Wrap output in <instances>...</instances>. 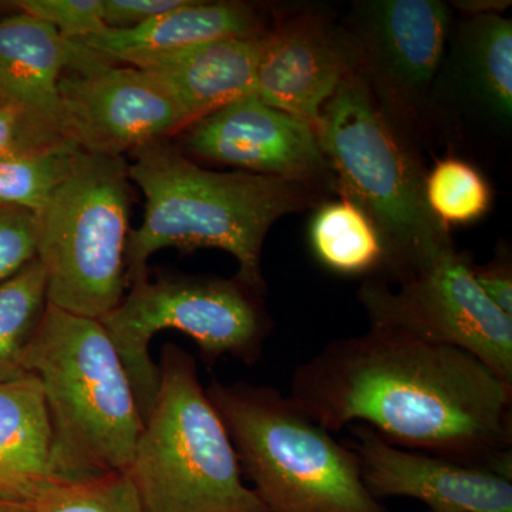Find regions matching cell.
Returning a JSON list of instances; mask_svg holds the SVG:
<instances>
[{"label":"cell","mask_w":512,"mask_h":512,"mask_svg":"<svg viewBox=\"0 0 512 512\" xmlns=\"http://www.w3.org/2000/svg\"><path fill=\"white\" fill-rule=\"evenodd\" d=\"M289 397L329 433L356 421L393 446L512 478V386L453 346L370 328L296 367Z\"/></svg>","instance_id":"6da1fadb"},{"label":"cell","mask_w":512,"mask_h":512,"mask_svg":"<svg viewBox=\"0 0 512 512\" xmlns=\"http://www.w3.org/2000/svg\"><path fill=\"white\" fill-rule=\"evenodd\" d=\"M131 183L146 198L143 224L126 245V284L147 278L148 259L164 248L183 254L214 248L238 261L239 281L264 293L261 258L266 234L279 218L312 205V185L234 171L215 173L167 141L131 154Z\"/></svg>","instance_id":"7a4b0ae2"},{"label":"cell","mask_w":512,"mask_h":512,"mask_svg":"<svg viewBox=\"0 0 512 512\" xmlns=\"http://www.w3.org/2000/svg\"><path fill=\"white\" fill-rule=\"evenodd\" d=\"M25 363L45 394L60 480L127 473L144 423L126 367L100 320L47 303Z\"/></svg>","instance_id":"3957f363"},{"label":"cell","mask_w":512,"mask_h":512,"mask_svg":"<svg viewBox=\"0 0 512 512\" xmlns=\"http://www.w3.org/2000/svg\"><path fill=\"white\" fill-rule=\"evenodd\" d=\"M205 392L269 512H389L367 490L355 451L291 397L274 387L217 380Z\"/></svg>","instance_id":"277c9868"},{"label":"cell","mask_w":512,"mask_h":512,"mask_svg":"<svg viewBox=\"0 0 512 512\" xmlns=\"http://www.w3.org/2000/svg\"><path fill=\"white\" fill-rule=\"evenodd\" d=\"M160 387L128 476L146 512H269L242 470L190 353L161 350Z\"/></svg>","instance_id":"5b68a950"},{"label":"cell","mask_w":512,"mask_h":512,"mask_svg":"<svg viewBox=\"0 0 512 512\" xmlns=\"http://www.w3.org/2000/svg\"><path fill=\"white\" fill-rule=\"evenodd\" d=\"M319 146L340 194L372 218L387 252L382 278L451 242L424 197L426 171L363 77L349 73L316 123Z\"/></svg>","instance_id":"8992f818"},{"label":"cell","mask_w":512,"mask_h":512,"mask_svg":"<svg viewBox=\"0 0 512 512\" xmlns=\"http://www.w3.org/2000/svg\"><path fill=\"white\" fill-rule=\"evenodd\" d=\"M131 211L124 157L80 151L72 171L36 214L37 255L47 279V302L101 319L123 301Z\"/></svg>","instance_id":"52a82bcc"},{"label":"cell","mask_w":512,"mask_h":512,"mask_svg":"<svg viewBox=\"0 0 512 512\" xmlns=\"http://www.w3.org/2000/svg\"><path fill=\"white\" fill-rule=\"evenodd\" d=\"M128 288L126 298L100 322L126 367L143 423L160 387V370L150 355L151 340L160 330L174 329L190 336L208 366L224 356L245 365L261 359L272 322L262 293L237 276L171 274L151 281L148 274Z\"/></svg>","instance_id":"ba28073f"},{"label":"cell","mask_w":512,"mask_h":512,"mask_svg":"<svg viewBox=\"0 0 512 512\" xmlns=\"http://www.w3.org/2000/svg\"><path fill=\"white\" fill-rule=\"evenodd\" d=\"M473 266L448 242L390 278L370 276L357 296L370 328L464 350L512 386V318L481 291Z\"/></svg>","instance_id":"9c48e42d"},{"label":"cell","mask_w":512,"mask_h":512,"mask_svg":"<svg viewBox=\"0 0 512 512\" xmlns=\"http://www.w3.org/2000/svg\"><path fill=\"white\" fill-rule=\"evenodd\" d=\"M450 8L437 0L353 6L345 30L357 52L356 72L390 120L416 119L427 106L450 40Z\"/></svg>","instance_id":"30bf717a"},{"label":"cell","mask_w":512,"mask_h":512,"mask_svg":"<svg viewBox=\"0 0 512 512\" xmlns=\"http://www.w3.org/2000/svg\"><path fill=\"white\" fill-rule=\"evenodd\" d=\"M59 90L63 136L86 153L124 157L190 124L163 84L136 67L101 64L63 76Z\"/></svg>","instance_id":"8fae6325"},{"label":"cell","mask_w":512,"mask_h":512,"mask_svg":"<svg viewBox=\"0 0 512 512\" xmlns=\"http://www.w3.org/2000/svg\"><path fill=\"white\" fill-rule=\"evenodd\" d=\"M180 150L245 173L312 187L332 177L315 127L255 96L228 104L185 127Z\"/></svg>","instance_id":"7c38bea8"},{"label":"cell","mask_w":512,"mask_h":512,"mask_svg":"<svg viewBox=\"0 0 512 512\" xmlns=\"http://www.w3.org/2000/svg\"><path fill=\"white\" fill-rule=\"evenodd\" d=\"M356 70L357 52L345 29L315 13H296L266 30L255 97L316 127L326 101Z\"/></svg>","instance_id":"4fadbf2b"},{"label":"cell","mask_w":512,"mask_h":512,"mask_svg":"<svg viewBox=\"0 0 512 512\" xmlns=\"http://www.w3.org/2000/svg\"><path fill=\"white\" fill-rule=\"evenodd\" d=\"M350 448L373 497H409L430 511L512 512V483L485 468L404 450L366 424L352 427Z\"/></svg>","instance_id":"5bb4252c"},{"label":"cell","mask_w":512,"mask_h":512,"mask_svg":"<svg viewBox=\"0 0 512 512\" xmlns=\"http://www.w3.org/2000/svg\"><path fill=\"white\" fill-rule=\"evenodd\" d=\"M111 63L82 40H70L42 20L19 13L0 19V107L63 136V70L86 73Z\"/></svg>","instance_id":"9a60e30c"},{"label":"cell","mask_w":512,"mask_h":512,"mask_svg":"<svg viewBox=\"0 0 512 512\" xmlns=\"http://www.w3.org/2000/svg\"><path fill=\"white\" fill-rule=\"evenodd\" d=\"M266 30L150 57L134 67L156 77L191 124L228 104L255 96Z\"/></svg>","instance_id":"2e32d148"},{"label":"cell","mask_w":512,"mask_h":512,"mask_svg":"<svg viewBox=\"0 0 512 512\" xmlns=\"http://www.w3.org/2000/svg\"><path fill=\"white\" fill-rule=\"evenodd\" d=\"M62 485L39 379L0 384V501L29 510Z\"/></svg>","instance_id":"e0dca14e"},{"label":"cell","mask_w":512,"mask_h":512,"mask_svg":"<svg viewBox=\"0 0 512 512\" xmlns=\"http://www.w3.org/2000/svg\"><path fill=\"white\" fill-rule=\"evenodd\" d=\"M264 30L261 16L248 3L188 0L181 8L137 28H109L82 42L111 63L134 67L150 57Z\"/></svg>","instance_id":"ac0fdd59"},{"label":"cell","mask_w":512,"mask_h":512,"mask_svg":"<svg viewBox=\"0 0 512 512\" xmlns=\"http://www.w3.org/2000/svg\"><path fill=\"white\" fill-rule=\"evenodd\" d=\"M447 73L468 104L488 119L512 116V22L501 15L467 18L451 46Z\"/></svg>","instance_id":"d6986e66"},{"label":"cell","mask_w":512,"mask_h":512,"mask_svg":"<svg viewBox=\"0 0 512 512\" xmlns=\"http://www.w3.org/2000/svg\"><path fill=\"white\" fill-rule=\"evenodd\" d=\"M309 241L320 264L336 274L380 276L386 269L387 252L379 229L346 195L315 212Z\"/></svg>","instance_id":"ffe728a7"},{"label":"cell","mask_w":512,"mask_h":512,"mask_svg":"<svg viewBox=\"0 0 512 512\" xmlns=\"http://www.w3.org/2000/svg\"><path fill=\"white\" fill-rule=\"evenodd\" d=\"M47 303L46 272L37 258L0 282V384L28 375L26 355Z\"/></svg>","instance_id":"44dd1931"},{"label":"cell","mask_w":512,"mask_h":512,"mask_svg":"<svg viewBox=\"0 0 512 512\" xmlns=\"http://www.w3.org/2000/svg\"><path fill=\"white\" fill-rule=\"evenodd\" d=\"M427 207L441 227H464L490 211L493 191L487 178L463 158L437 160L424 175Z\"/></svg>","instance_id":"7402d4cb"},{"label":"cell","mask_w":512,"mask_h":512,"mask_svg":"<svg viewBox=\"0 0 512 512\" xmlns=\"http://www.w3.org/2000/svg\"><path fill=\"white\" fill-rule=\"evenodd\" d=\"M80 151L69 143L43 153L0 158V204L39 214L72 171Z\"/></svg>","instance_id":"603a6c76"},{"label":"cell","mask_w":512,"mask_h":512,"mask_svg":"<svg viewBox=\"0 0 512 512\" xmlns=\"http://www.w3.org/2000/svg\"><path fill=\"white\" fill-rule=\"evenodd\" d=\"M28 512H146L128 473L62 485Z\"/></svg>","instance_id":"cb8c5ba5"},{"label":"cell","mask_w":512,"mask_h":512,"mask_svg":"<svg viewBox=\"0 0 512 512\" xmlns=\"http://www.w3.org/2000/svg\"><path fill=\"white\" fill-rule=\"evenodd\" d=\"M23 13L53 26L63 37L84 40L107 28L103 0H19Z\"/></svg>","instance_id":"d4e9b609"},{"label":"cell","mask_w":512,"mask_h":512,"mask_svg":"<svg viewBox=\"0 0 512 512\" xmlns=\"http://www.w3.org/2000/svg\"><path fill=\"white\" fill-rule=\"evenodd\" d=\"M36 255L35 214L0 204V282L18 274Z\"/></svg>","instance_id":"484cf974"},{"label":"cell","mask_w":512,"mask_h":512,"mask_svg":"<svg viewBox=\"0 0 512 512\" xmlns=\"http://www.w3.org/2000/svg\"><path fill=\"white\" fill-rule=\"evenodd\" d=\"M69 143L55 131L0 107V158L43 153Z\"/></svg>","instance_id":"4316f807"},{"label":"cell","mask_w":512,"mask_h":512,"mask_svg":"<svg viewBox=\"0 0 512 512\" xmlns=\"http://www.w3.org/2000/svg\"><path fill=\"white\" fill-rule=\"evenodd\" d=\"M188 0H103L104 22L110 29H131L181 8Z\"/></svg>","instance_id":"83f0119b"},{"label":"cell","mask_w":512,"mask_h":512,"mask_svg":"<svg viewBox=\"0 0 512 512\" xmlns=\"http://www.w3.org/2000/svg\"><path fill=\"white\" fill-rule=\"evenodd\" d=\"M481 291L505 315L512 318V274L511 266L505 261L491 262L484 266H473Z\"/></svg>","instance_id":"f1b7e54d"},{"label":"cell","mask_w":512,"mask_h":512,"mask_svg":"<svg viewBox=\"0 0 512 512\" xmlns=\"http://www.w3.org/2000/svg\"><path fill=\"white\" fill-rule=\"evenodd\" d=\"M453 8L463 12L467 18L485 15H501L511 6L510 0H458L451 2Z\"/></svg>","instance_id":"f546056e"},{"label":"cell","mask_w":512,"mask_h":512,"mask_svg":"<svg viewBox=\"0 0 512 512\" xmlns=\"http://www.w3.org/2000/svg\"><path fill=\"white\" fill-rule=\"evenodd\" d=\"M0 512H28L26 508L15 507V505H9L0 501Z\"/></svg>","instance_id":"4dcf8cb0"},{"label":"cell","mask_w":512,"mask_h":512,"mask_svg":"<svg viewBox=\"0 0 512 512\" xmlns=\"http://www.w3.org/2000/svg\"><path fill=\"white\" fill-rule=\"evenodd\" d=\"M429 512H450V511H429Z\"/></svg>","instance_id":"1f68e13d"}]
</instances>
